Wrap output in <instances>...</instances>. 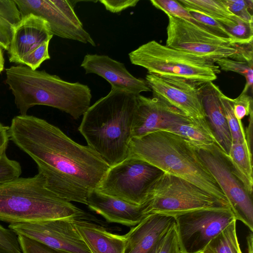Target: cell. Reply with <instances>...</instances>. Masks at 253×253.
Wrapping results in <instances>:
<instances>
[{
    "label": "cell",
    "mask_w": 253,
    "mask_h": 253,
    "mask_svg": "<svg viewBox=\"0 0 253 253\" xmlns=\"http://www.w3.org/2000/svg\"><path fill=\"white\" fill-rule=\"evenodd\" d=\"M10 139L37 163L48 189L69 202L87 205L110 167L88 145L79 144L58 127L30 115L13 118Z\"/></svg>",
    "instance_id": "1"
},
{
    "label": "cell",
    "mask_w": 253,
    "mask_h": 253,
    "mask_svg": "<svg viewBox=\"0 0 253 253\" xmlns=\"http://www.w3.org/2000/svg\"><path fill=\"white\" fill-rule=\"evenodd\" d=\"M136 96L111 88L83 115L79 131L87 145L110 167L128 157Z\"/></svg>",
    "instance_id": "2"
},
{
    "label": "cell",
    "mask_w": 253,
    "mask_h": 253,
    "mask_svg": "<svg viewBox=\"0 0 253 253\" xmlns=\"http://www.w3.org/2000/svg\"><path fill=\"white\" fill-rule=\"evenodd\" d=\"M128 157L144 160L163 172L187 180L230 206L221 189L200 159L197 148L178 135L158 130L133 137Z\"/></svg>",
    "instance_id": "3"
},
{
    "label": "cell",
    "mask_w": 253,
    "mask_h": 253,
    "mask_svg": "<svg viewBox=\"0 0 253 253\" xmlns=\"http://www.w3.org/2000/svg\"><path fill=\"white\" fill-rule=\"evenodd\" d=\"M9 86L21 115L35 105L57 108L77 119L90 107L91 90L86 84L65 81L45 71L33 70L26 66L5 69Z\"/></svg>",
    "instance_id": "4"
},
{
    "label": "cell",
    "mask_w": 253,
    "mask_h": 253,
    "mask_svg": "<svg viewBox=\"0 0 253 253\" xmlns=\"http://www.w3.org/2000/svg\"><path fill=\"white\" fill-rule=\"evenodd\" d=\"M60 218L92 219L91 216L48 189L40 171L0 185V220L10 223Z\"/></svg>",
    "instance_id": "5"
},
{
    "label": "cell",
    "mask_w": 253,
    "mask_h": 253,
    "mask_svg": "<svg viewBox=\"0 0 253 253\" xmlns=\"http://www.w3.org/2000/svg\"><path fill=\"white\" fill-rule=\"evenodd\" d=\"M131 64L149 74L188 81L202 85L213 82L220 73L214 63L151 41L128 54Z\"/></svg>",
    "instance_id": "6"
},
{
    "label": "cell",
    "mask_w": 253,
    "mask_h": 253,
    "mask_svg": "<svg viewBox=\"0 0 253 253\" xmlns=\"http://www.w3.org/2000/svg\"><path fill=\"white\" fill-rule=\"evenodd\" d=\"M143 204L146 215L158 213L173 217L202 209L231 208L192 183L165 172L151 184Z\"/></svg>",
    "instance_id": "7"
},
{
    "label": "cell",
    "mask_w": 253,
    "mask_h": 253,
    "mask_svg": "<svg viewBox=\"0 0 253 253\" xmlns=\"http://www.w3.org/2000/svg\"><path fill=\"white\" fill-rule=\"evenodd\" d=\"M166 46L215 63L236 52L229 39L217 36L206 29L169 14Z\"/></svg>",
    "instance_id": "8"
},
{
    "label": "cell",
    "mask_w": 253,
    "mask_h": 253,
    "mask_svg": "<svg viewBox=\"0 0 253 253\" xmlns=\"http://www.w3.org/2000/svg\"><path fill=\"white\" fill-rule=\"evenodd\" d=\"M163 172L148 162L128 157L110 167L97 189L128 203L141 205L153 181Z\"/></svg>",
    "instance_id": "9"
},
{
    "label": "cell",
    "mask_w": 253,
    "mask_h": 253,
    "mask_svg": "<svg viewBox=\"0 0 253 253\" xmlns=\"http://www.w3.org/2000/svg\"><path fill=\"white\" fill-rule=\"evenodd\" d=\"M200 159L227 199L235 218L253 231V195L235 175L226 153L218 144L197 148Z\"/></svg>",
    "instance_id": "10"
},
{
    "label": "cell",
    "mask_w": 253,
    "mask_h": 253,
    "mask_svg": "<svg viewBox=\"0 0 253 253\" xmlns=\"http://www.w3.org/2000/svg\"><path fill=\"white\" fill-rule=\"evenodd\" d=\"M182 253H200L236 219L231 208L202 209L174 216Z\"/></svg>",
    "instance_id": "11"
},
{
    "label": "cell",
    "mask_w": 253,
    "mask_h": 253,
    "mask_svg": "<svg viewBox=\"0 0 253 253\" xmlns=\"http://www.w3.org/2000/svg\"><path fill=\"white\" fill-rule=\"evenodd\" d=\"M21 17L33 14L45 20L53 35L84 43L96 44L84 28L73 4L66 0H14Z\"/></svg>",
    "instance_id": "12"
},
{
    "label": "cell",
    "mask_w": 253,
    "mask_h": 253,
    "mask_svg": "<svg viewBox=\"0 0 253 253\" xmlns=\"http://www.w3.org/2000/svg\"><path fill=\"white\" fill-rule=\"evenodd\" d=\"M74 218L10 223L8 228L51 248L71 253H91L76 229Z\"/></svg>",
    "instance_id": "13"
},
{
    "label": "cell",
    "mask_w": 253,
    "mask_h": 253,
    "mask_svg": "<svg viewBox=\"0 0 253 253\" xmlns=\"http://www.w3.org/2000/svg\"><path fill=\"white\" fill-rule=\"evenodd\" d=\"M145 80L153 97L162 99L194 119L206 118L201 99L203 85L188 81L148 73Z\"/></svg>",
    "instance_id": "14"
},
{
    "label": "cell",
    "mask_w": 253,
    "mask_h": 253,
    "mask_svg": "<svg viewBox=\"0 0 253 253\" xmlns=\"http://www.w3.org/2000/svg\"><path fill=\"white\" fill-rule=\"evenodd\" d=\"M137 105L132 127V138L164 130L176 122L191 118L164 100L156 97L136 96Z\"/></svg>",
    "instance_id": "15"
},
{
    "label": "cell",
    "mask_w": 253,
    "mask_h": 253,
    "mask_svg": "<svg viewBox=\"0 0 253 253\" xmlns=\"http://www.w3.org/2000/svg\"><path fill=\"white\" fill-rule=\"evenodd\" d=\"M81 66L85 74H95L107 81L111 88L125 90L138 95L142 92L151 91L145 80L136 78L125 65L107 55H85Z\"/></svg>",
    "instance_id": "16"
},
{
    "label": "cell",
    "mask_w": 253,
    "mask_h": 253,
    "mask_svg": "<svg viewBox=\"0 0 253 253\" xmlns=\"http://www.w3.org/2000/svg\"><path fill=\"white\" fill-rule=\"evenodd\" d=\"M53 36L49 24L42 17L33 14L21 17L7 50L9 61L19 64L22 57Z\"/></svg>",
    "instance_id": "17"
},
{
    "label": "cell",
    "mask_w": 253,
    "mask_h": 253,
    "mask_svg": "<svg viewBox=\"0 0 253 253\" xmlns=\"http://www.w3.org/2000/svg\"><path fill=\"white\" fill-rule=\"evenodd\" d=\"M86 205L108 222L128 226L136 225L147 215L144 204H131L97 189L89 191Z\"/></svg>",
    "instance_id": "18"
},
{
    "label": "cell",
    "mask_w": 253,
    "mask_h": 253,
    "mask_svg": "<svg viewBox=\"0 0 253 253\" xmlns=\"http://www.w3.org/2000/svg\"><path fill=\"white\" fill-rule=\"evenodd\" d=\"M174 224L175 218L172 216L147 215L125 235L124 253H148Z\"/></svg>",
    "instance_id": "19"
},
{
    "label": "cell",
    "mask_w": 253,
    "mask_h": 253,
    "mask_svg": "<svg viewBox=\"0 0 253 253\" xmlns=\"http://www.w3.org/2000/svg\"><path fill=\"white\" fill-rule=\"evenodd\" d=\"M221 91L212 82H208L201 88V99L206 118L218 143L227 154L232 144V139L220 99Z\"/></svg>",
    "instance_id": "20"
},
{
    "label": "cell",
    "mask_w": 253,
    "mask_h": 253,
    "mask_svg": "<svg viewBox=\"0 0 253 253\" xmlns=\"http://www.w3.org/2000/svg\"><path fill=\"white\" fill-rule=\"evenodd\" d=\"M73 222L91 253H124L125 235L112 233L87 220L74 218Z\"/></svg>",
    "instance_id": "21"
},
{
    "label": "cell",
    "mask_w": 253,
    "mask_h": 253,
    "mask_svg": "<svg viewBox=\"0 0 253 253\" xmlns=\"http://www.w3.org/2000/svg\"><path fill=\"white\" fill-rule=\"evenodd\" d=\"M252 119L245 129L244 140L232 143L229 152L226 154L233 172L244 186L247 192L253 195V159L251 151L252 140Z\"/></svg>",
    "instance_id": "22"
},
{
    "label": "cell",
    "mask_w": 253,
    "mask_h": 253,
    "mask_svg": "<svg viewBox=\"0 0 253 253\" xmlns=\"http://www.w3.org/2000/svg\"><path fill=\"white\" fill-rule=\"evenodd\" d=\"M163 131L183 137L196 148L219 145L206 118L199 119L190 118L185 121L176 122Z\"/></svg>",
    "instance_id": "23"
},
{
    "label": "cell",
    "mask_w": 253,
    "mask_h": 253,
    "mask_svg": "<svg viewBox=\"0 0 253 253\" xmlns=\"http://www.w3.org/2000/svg\"><path fill=\"white\" fill-rule=\"evenodd\" d=\"M186 8L198 11L221 23L224 27L235 25L239 17L233 14L223 0H178Z\"/></svg>",
    "instance_id": "24"
},
{
    "label": "cell",
    "mask_w": 253,
    "mask_h": 253,
    "mask_svg": "<svg viewBox=\"0 0 253 253\" xmlns=\"http://www.w3.org/2000/svg\"><path fill=\"white\" fill-rule=\"evenodd\" d=\"M21 15L14 0H0V45L7 50Z\"/></svg>",
    "instance_id": "25"
},
{
    "label": "cell",
    "mask_w": 253,
    "mask_h": 253,
    "mask_svg": "<svg viewBox=\"0 0 253 253\" xmlns=\"http://www.w3.org/2000/svg\"><path fill=\"white\" fill-rule=\"evenodd\" d=\"M236 220L232 221L212 239L206 249L211 253H243L236 233Z\"/></svg>",
    "instance_id": "26"
},
{
    "label": "cell",
    "mask_w": 253,
    "mask_h": 253,
    "mask_svg": "<svg viewBox=\"0 0 253 253\" xmlns=\"http://www.w3.org/2000/svg\"><path fill=\"white\" fill-rule=\"evenodd\" d=\"M220 99L230 129L232 143L242 141L246 135L245 129L243 123L239 124L234 116L232 98L221 91Z\"/></svg>",
    "instance_id": "27"
},
{
    "label": "cell",
    "mask_w": 253,
    "mask_h": 253,
    "mask_svg": "<svg viewBox=\"0 0 253 253\" xmlns=\"http://www.w3.org/2000/svg\"><path fill=\"white\" fill-rule=\"evenodd\" d=\"M220 70L228 72L232 71L243 76L246 83L242 92L247 93L249 89H253V66L246 62H241L231 59L229 58H223L216 63Z\"/></svg>",
    "instance_id": "28"
},
{
    "label": "cell",
    "mask_w": 253,
    "mask_h": 253,
    "mask_svg": "<svg viewBox=\"0 0 253 253\" xmlns=\"http://www.w3.org/2000/svg\"><path fill=\"white\" fill-rule=\"evenodd\" d=\"M150 2L157 9L162 10L166 14H169L186 20L201 27L205 28L202 24L192 17L187 9L178 0H150Z\"/></svg>",
    "instance_id": "29"
},
{
    "label": "cell",
    "mask_w": 253,
    "mask_h": 253,
    "mask_svg": "<svg viewBox=\"0 0 253 253\" xmlns=\"http://www.w3.org/2000/svg\"><path fill=\"white\" fill-rule=\"evenodd\" d=\"M148 253H182L174 224Z\"/></svg>",
    "instance_id": "30"
},
{
    "label": "cell",
    "mask_w": 253,
    "mask_h": 253,
    "mask_svg": "<svg viewBox=\"0 0 253 253\" xmlns=\"http://www.w3.org/2000/svg\"><path fill=\"white\" fill-rule=\"evenodd\" d=\"M232 37L234 43H246L253 42V22L239 18L231 27H224Z\"/></svg>",
    "instance_id": "31"
},
{
    "label": "cell",
    "mask_w": 253,
    "mask_h": 253,
    "mask_svg": "<svg viewBox=\"0 0 253 253\" xmlns=\"http://www.w3.org/2000/svg\"><path fill=\"white\" fill-rule=\"evenodd\" d=\"M49 41H46L25 55L19 63L25 65L33 70H37L45 60L50 59L48 52Z\"/></svg>",
    "instance_id": "32"
},
{
    "label": "cell",
    "mask_w": 253,
    "mask_h": 253,
    "mask_svg": "<svg viewBox=\"0 0 253 253\" xmlns=\"http://www.w3.org/2000/svg\"><path fill=\"white\" fill-rule=\"evenodd\" d=\"M186 9L192 17L206 29L217 36L229 39L232 41L231 35L221 23L198 11L192 9Z\"/></svg>",
    "instance_id": "33"
},
{
    "label": "cell",
    "mask_w": 253,
    "mask_h": 253,
    "mask_svg": "<svg viewBox=\"0 0 253 253\" xmlns=\"http://www.w3.org/2000/svg\"><path fill=\"white\" fill-rule=\"evenodd\" d=\"M0 253H22L18 235L0 224Z\"/></svg>",
    "instance_id": "34"
},
{
    "label": "cell",
    "mask_w": 253,
    "mask_h": 253,
    "mask_svg": "<svg viewBox=\"0 0 253 253\" xmlns=\"http://www.w3.org/2000/svg\"><path fill=\"white\" fill-rule=\"evenodd\" d=\"M21 167L20 164L9 159L5 154L0 156V185L20 177Z\"/></svg>",
    "instance_id": "35"
},
{
    "label": "cell",
    "mask_w": 253,
    "mask_h": 253,
    "mask_svg": "<svg viewBox=\"0 0 253 253\" xmlns=\"http://www.w3.org/2000/svg\"><path fill=\"white\" fill-rule=\"evenodd\" d=\"M229 10L235 15L249 22H253V0H223Z\"/></svg>",
    "instance_id": "36"
},
{
    "label": "cell",
    "mask_w": 253,
    "mask_h": 253,
    "mask_svg": "<svg viewBox=\"0 0 253 253\" xmlns=\"http://www.w3.org/2000/svg\"><path fill=\"white\" fill-rule=\"evenodd\" d=\"M234 116L239 124L242 119L253 114V98L248 93H241L236 98L232 99Z\"/></svg>",
    "instance_id": "37"
},
{
    "label": "cell",
    "mask_w": 253,
    "mask_h": 253,
    "mask_svg": "<svg viewBox=\"0 0 253 253\" xmlns=\"http://www.w3.org/2000/svg\"><path fill=\"white\" fill-rule=\"evenodd\" d=\"M22 253H71L49 247L22 235H18Z\"/></svg>",
    "instance_id": "38"
},
{
    "label": "cell",
    "mask_w": 253,
    "mask_h": 253,
    "mask_svg": "<svg viewBox=\"0 0 253 253\" xmlns=\"http://www.w3.org/2000/svg\"><path fill=\"white\" fill-rule=\"evenodd\" d=\"M236 52L230 58L233 60L246 62L253 66V42L234 43Z\"/></svg>",
    "instance_id": "39"
},
{
    "label": "cell",
    "mask_w": 253,
    "mask_h": 253,
    "mask_svg": "<svg viewBox=\"0 0 253 253\" xmlns=\"http://www.w3.org/2000/svg\"><path fill=\"white\" fill-rule=\"evenodd\" d=\"M139 0H101L106 9L112 13H118L129 7H134Z\"/></svg>",
    "instance_id": "40"
},
{
    "label": "cell",
    "mask_w": 253,
    "mask_h": 253,
    "mask_svg": "<svg viewBox=\"0 0 253 253\" xmlns=\"http://www.w3.org/2000/svg\"><path fill=\"white\" fill-rule=\"evenodd\" d=\"M8 128L0 123V156L5 154L9 138Z\"/></svg>",
    "instance_id": "41"
},
{
    "label": "cell",
    "mask_w": 253,
    "mask_h": 253,
    "mask_svg": "<svg viewBox=\"0 0 253 253\" xmlns=\"http://www.w3.org/2000/svg\"><path fill=\"white\" fill-rule=\"evenodd\" d=\"M247 252L248 253H253V233L251 232L246 237Z\"/></svg>",
    "instance_id": "42"
},
{
    "label": "cell",
    "mask_w": 253,
    "mask_h": 253,
    "mask_svg": "<svg viewBox=\"0 0 253 253\" xmlns=\"http://www.w3.org/2000/svg\"><path fill=\"white\" fill-rule=\"evenodd\" d=\"M3 48L0 45V73L2 72L4 69V59L3 55Z\"/></svg>",
    "instance_id": "43"
},
{
    "label": "cell",
    "mask_w": 253,
    "mask_h": 253,
    "mask_svg": "<svg viewBox=\"0 0 253 253\" xmlns=\"http://www.w3.org/2000/svg\"><path fill=\"white\" fill-rule=\"evenodd\" d=\"M200 253H211L208 250H207L206 248L204 251H203L202 252H201Z\"/></svg>",
    "instance_id": "44"
}]
</instances>
